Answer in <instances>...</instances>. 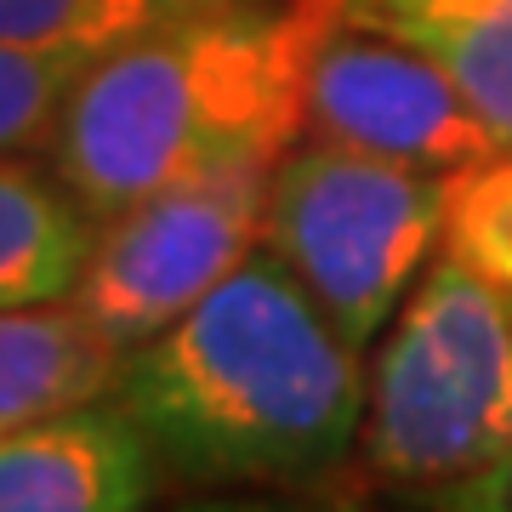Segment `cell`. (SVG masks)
<instances>
[{
  "instance_id": "1",
  "label": "cell",
  "mask_w": 512,
  "mask_h": 512,
  "mask_svg": "<svg viewBox=\"0 0 512 512\" xmlns=\"http://www.w3.org/2000/svg\"><path fill=\"white\" fill-rule=\"evenodd\" d=\"M103 399L188 490H308L365 427V365L279 256L256 251L217 291L120 353Z\"/></svg>"
},
{
  "instance_id": "2",
  "label": "cell",
  "mask_w": 512,
  "mask_h": 512,
  "mask_svg": "<svg viewBox=\"0 0 512 512\" xmlns=\"http://www.w3.org/2000/svg\"><path fill=\"white\" fill-rule=\"evenodd\" d=\"M325 12H188L109 40L52 120V177L92 222L222 165H274L302 137L313 35Z\"/></svg>"
},
{
  "instance_id": "3",
  "label": "cell",
  "mask_w": 512,
  "mask_h": 512,
  "mask_svg": "<svg viewBox=\"0 0 512 512\" xmlns=\"http://www.w3.org/2000/svg\"><path fill=\"white\" fill-rule=\"evenodd\" d=\"M365 467L427 501L512 467V296L439 251L365 376Z\"/></svg>"
},
{
  "instance_id": "4",
  "label": "cell",
  "mask_w": 512,
  "mask_h": 512,
  "mask_svg": "<svg viewBox=\"0 0 512 512\" xmlns=\"http://www.w3.org/2000/svg\"><path fill=\"white\" fill-rule=\"evenodd\" d=\"M444 205V171L308 137L302 148H285L268 177L262 251L279 256L330 325L365 353L444 239Z\"/></svg>"
},
{
  "instance_id": "5",
  "label": "cell",
  "mask_w": 512,
  "mask_h": 512,
  "mask_svg": "<svg viewBox=\"0 0 512 512\" xmlns=\"http://www.w3.org/2000/svg\"><path fill=\"white\" fill-rule=\"evenodd\" d=\"M279 165V160H274ZM274 165H222L154 188L97 222L69 302L109 348H137L177 325L239 262L262 251Z\"/></svg>"
},
{
  "instance_id": "6",
  "label": "cell",
  "mask_w": 512,
  "mask_h": 512,
  "mask_svg": "<svg viewBox=\"0 0 512 512\" xmlns=\"http://www.w3.org/2000/svg\"><path fill=\"white\" fill-rule=\"evenodd\" d=\"M302 126L319 143L444 177L501 148L490 120L467 103L444 63H433L410 40L348 18H325V29L313 35Z\"/></svg>"
},
{
  "instance_id": "7",
  "label": "cell",
  "mask_w": 512,
  "mask_h": 512,
  "mask_svg": "<svg viewBox=\"0 0 512 512\" xmlns=\"http://www.w3.org/2000/svg\"><path fill=\"white\" fill-rule=\"evenodd\" d=\"M160 461L109 399L0 433V512H148Z\"/></svg>"
},
{
  "instance_id": "8",
  "label": "cell",
  "mask_w": 512,
  "mask_h": 512,
  "mask_svg": "<svg viewBox=\"0 0 512 512\" xmlns=\"http://www.w3.org/2000/svg\"><path fill=\"white\" fill-rule=\"evenodd\" d=\"M336 18L421 46L512 148V0H336Z\"/></svg>"
},
{
  "instance_id": "9",
  "label": "cell",
  "mask_w": 512,
  "mask_h": 512,
  "mask_svg": "<svg viewBox=\"0 0 512 512\" xmlns=\"http://www.w3.org/2000/svg\"><path fill=\"white\" fill-rule=\"evenodd\" d=\"M114 365L120 348L97 336L69 296L0 308V433L103 399Z\"/></svg>"
},
{
  "instance_id": "10",
  "label": "cell",
  "mask_w": 512,
  "mask_h": 512,
  "mask_svg": "<svg viewBox=\"0 0 512 512\" xmlns=\"http://www.w3.org/2000/svg\"><path fill=\"white\" fill-rule=\"evenodd\" d=\"M97 222L57 177L0 154V308L63 302L86 268Z\"/></svg>"
},
{
  "instance_id": "11",
  "label": "cell",
  "mask_w": 512,
  "mask_h": 512,
  "mask_svg": "<svg viewBox=\"0 0 512 512\" xmlns=\"http://www.w3.org/2000/svg\"><path fill=\"white\" fill-rule=\"evenodd\" d=\"M439 251L512 296V148H495L490 160H473L450 177Z\"/></svg>"
},
{
  "instance_id": "12",
  "label": "cell",
  "mask_w": 512,
  "mask_h": 512,
  "mask_svg": "<svg viewBox=\"0 0 512 512\" xmlns=\"http://www.w3.org/2000/svg\"><path fill=\"white\" fill-rule=\"evenodd\" d=\"M160 18L154 0H0V46L12 52H97Z\"/></svg>"
},
{
  "instance_id": "13",
  "label": "cell",
  "mask_w": 512,
  "mask_h": 512,
  "mask_svg": "<svg viewBox=\"0 0 512 512\" xmlns=\"http://www.w3.org/2000/svg\"><path fill=\"white\" fill-rule=\"evenodd\" d=\"M92 52H12L0 46V154L46 137Z\"/></svg>"
},
{
  "instance_id": "14",
  "label": "cell",
  "mask_w": 512,
  "mask_h": 512,
  "mask_svg": "<svg viewBox=\"0 0 512 512\" xmlns=\"http://www.w3.org/2000/svg\"><path fill=\"white\" fill-rule=\"evenodd\" d=\"M165 512H348V507H325L302 490H200Z\"/></svg>"
},
{
  "instance_id": "15",
  "label": "cell",
  "mask_w": 512,
  "mask_h": 512,
  "mask_svg": "<svg viewBox=\"0 0 512 512\" xmlns=\"http://www.w3.org/2000/svg\"><path fill=\"white\" fill-rule=\"evenodd\" d=\"M433 512H512V467L484 473V478H473V484H456V490L433 495Z\"/></svg>"
},
{
  "instance_id": "16",
  "label": "cell",
  "mask_w": 512,
  "mask_h": 512,
  "mask_svg": "<svg viewBox=\"0 0 512 512\" xmlns=\"http://www.w3.org/2000/svg\"><path fill=\"white\" fill-rule=\"evenodd\" d=\"M160 18H188V12H245V6H268V0H154Z\"/></svg>"
},
{
  "instance_id": "17",
  "label": "cell",
  "mask_w": 512,
  "mask_h": 512,
  "mask_svg": "<svg viewBox=\"0 0 512 512\" xmlns=\"http://www.w3.org/2000/svg\"><path fill=\"white\" fill-rule=\"evenodd\" d=\"M308 6H319V12H325V18H336V0H308Z\"/></svg>"
}]
</instances>
